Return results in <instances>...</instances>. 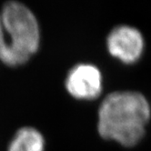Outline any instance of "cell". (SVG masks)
Returning <instances> with one entry per match:
<instances>
[{
  "instance_id": "5",
  "label": "cell",
  "mask_w": 151,
  "mask_h": 151,
  "mask_svg": "<svg viewBox=\"0 0 151 151\" xmlns=\"http://www.w3.org/2000/svg\"><path fill=\"white\" fill-rule=\"evenodd\" d=\"M45 138L43 135L31 127L18 129L9 143L7 151H44Z\"/></svg>"
},
{
  "instance_id": "2",
  "label": "cell",
  "mask_w": 151,
  "mask_h": 151,
  "mask_svg": "<svg viewBox=\"0 0 151 151\" xmlns=\"http://www.w3.org/2000/svg\"><path fill=\"white\" fill-rule=\"evenodd\" d=\"M40 30L36 16L24 4L6 2L0 13V60L21 66L37 51Z\"/></svg>"
},
{
  "instance_id": "3",
  "label": "cell",
  "mask_w": 151,
  "mask_h": 151,
  "mask_svg": "<svg viewBox=\"0 0 151 151\" xmlns=\"http://www.w3.org/2000/svg\"><path fill=\"white\" fill-rule=\"evenodd\" d=\"M109 54L124 64H135L144 52L145 41L137 28L120 25L111 30L106 38Z\"/></svg>"
},
{
  "instance_id": "4",
  "label": "cell",
  "mask_w": 151,
  "mask_h": 151,
  "mask_svg": "<svg viewBox=\"0 0 151 151\" xmlns=\"http://www.w3.org/2000/svg\"><path fill=\"white\" fill-rule=\"evenodd\" d=\"M65 85L73 98L79 100H93L99 98L102 92V74L94 65L80 63L70 69Z\"/></svg>"
},
{
  "instance_id": "1",
  "label": "cell",
  "mask_w": 151,
  "mask_h": 151,
  "mask_svg": "<svg viewBox=\"0 0 151 151\" xmlns=\"http://www.w3.org/2000/svg\"><path fill=\"white\" fill-rule=\"evenodd\" d=\"M149 118L150 106L141 93L116 91L99 106L98 130L103 138L130 147L143 138Z\"/></svg>"
}]
</instances>
